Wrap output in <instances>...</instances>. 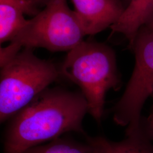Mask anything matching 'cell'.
Masks as SVG:
<instances>
[{
  "label": "cell",
  "mask_w": 153,
  "mask_h": 153,
  "mask_svg": "<svg viewBox=\"0 0 153 153\" xmlns=\"http://www.w3.org/2000/svg\"><path fill=\"white\" fill-rule=\"evenodd\" d=\"M88 112L81 91L48 88L9 119L2 153H23L68 132L86 136L82 122Z\"/></svg>",
  "instance_id": "cell-1"
},
{
  "label": "cell",
  "mask_w": 153,
  "mask_h": 153,
  "mask_svg": "<svg viewBox=\"0 0 153 153\" xmlns=\"http://www.w3.org/2000/svg\"><path fill=\"white\" fill-rule=\"evenodd\" d=\"M60 72L79 87L88 112L100 124L106 94L111 89L117 90L122 83L115 51L103 43L83 40L68 52Z\"/></svg>",
  "instance_id": "cell-2"
},
{
  "label": "cell",
  "mask_w": 153,
  "mask_h": 153,
  "mask_svg": "<svg viewBox=\"0 0 153 153\" xmlns=\"http://www.w3.org/2000/svg\"><path fill=\"white\" fill-rule=\"evenodd\" d=\"M85 36L67 0H49L43 10L28 20L10 44L1 47L0 66L5 65L23 48L69 52L83 42Z\"/></svg>",
  "instance_id": "cell-3"
},
{
  "label": "cell",
  "mask_w": 153,
  "mask_h": 153,
  "mask_svg": "<svg viewBox=\"0 0 153 153\" xmlns=\"http://www.w3.org/2000/svg\"><path fill=\"white\" fill-rule=\"evenodd\" d=\"M60 69L23 48L0 73V122L11 119L60 76Z\"/></svg>",
  "instance_id": "cell-4"
},
{
  "label": "cell",
  "mask_w": 153,
  "mask_h": 153,
  "mask_svg": "<svg viewBox=\"0 0 153 153\" xmlns=\"http://www.w3.org/2000/svg\"><path fill=\"white\" fill-rule=\"evenodd\" d=\"M135 65L126 90L113 109L114 121L126 129L136 128L143 117L142 108L153 94V31L142 27L131 47Z\"/></svg>",
  "instance_id": "cell-5"
},
{
  "label": "cell",
  "mask_w": 153,
  "mask_h": 153,
  "mask_svg": "<svg viewBox=\"0 0 153 153\" xmlns=\"http://www.w3.org/2000/svg\"><path fill=\"white\" fill-rule=\"evenodd\" d=\"M86 35H94L117 22L126 9L123 0H71Z\"/></svg>",
  "instance_id": "cell-6"
},
{
  "label": "cell",
  "mask_w": 153,
  "mask_h": 153,
  "mask_svg": "<svg viewBox=\"0 0 153 153\" xmlns=\"http://www.w3.org/2000/svg\"><path fill=\"white\" fill-rule=\"evenodd\" d=\"M95 153H153V132L147 119L136 128L126 129V137L115 142L103 136H85Z\"/></svg>",
  "instance_id": "cell-7"
},
{
  "label": "cell",
  "mask_w": 153,
  "mask_h": 153,
  "mask_svg": "<svg viewBox=\"0 0 153 153\" xmlns=\"http://www.w3.org/2000/svg\"><path fill=\"white\" fill-rule=\"evenodd\" d=\"M153 21V0H131L117 22L110 28L123 35L131 47L139 30Z\"/></svg>",
  "instance_id": "cell-8"
},
{
  "label": "cell",
  "mask_w": 153,
  "mask_h": 153,
  "mask_svg": "<svg viewBox=\"0 0 153 153\" xmlns=\"http://www.w3.org/2000/svg\"><path fill=\"white\" fill-rule=\"evenodd\" d=\"M25 13L16 6L0 3V43L3 44L14 38L27 24Z\"/></svg>",
  "instance_id": "cell-9"
},
{
  "label": "cell",
  "mask_w": 153,
  "mask_h": 153,
  "mask_svg": "<svg viewBox=\"0 0 153 153\" xmlns=\"http://www.w3.org/2000/svg\"><path fill=\"white\" fill-rule=\"evenodd\" d=\"M22 153H95L88 143L68 138L59 137L45 145L30 148Z\"/></svg>",
  "instance_id": "cell-10"
},
{
  "label": "cell",
  "mask_w": 153,
  "mask_h": 153,
  "mask_svg": "<svg viewBox=\"0 0 153 153\" xmlns=\"http://www.w3.org/2000/svg\"><path fill=\"white\" fill-rule=\"evenodd\" d=\"M0 3H6L21 8L25 14L36 15L38 13L36 6L30 0H0Z\"/></svg>",
  "instance_id": "cell-11"
},
{
  "label": "cell",
  "mask_w": 153,
  "mask_h": 153,
  "mask_svg": "<svg viewBox=\"0 0 153 153\" xmlns=\"http://www.w3.org/2000/svg\"><path fill=\"white\" fill-rule=\"evenodd\" d=\"M35 6L46 5V4L49 2V0H30Z\"/></svg>",
  "instance_id": "cell-12"
},
{
  "label": "cell",
  "mask_w": 153,
  "mask_h": 153,
  "mask_svg": "<svg viewBox=\"0 0 153 153\" xmlns=\"http://www.w3.org/2000/svg\"><path fill=\"white\" fill-rule=\"evenodd\" d=\"M152 97V98H153V94ZM147 120H148L149 126L150 129H152V131L153 132V109L151 115H150L149 118L147 119Z\"/></svg>",
  "instance_id": "cell-13"
},
{
  "label": "cell",
  "mask_w": 153,
  "mask_h": 153,
  "mask_svg": "<svg viewBox=\"0 0 153 153\" xmlns=\"http://www.w3.org/2000/svg\"><path fill=\"white\" fill-rule=\"evenodd\" d=\"M143 27H144V26H143ZM145 27L148 28V29H149V30H150L153 31V22H151L150 23H149L148 25L145 26Z\"/></svg>",
  "instance_id": "cell-14"
},
{
  "label": "cell",
  "mask_w": 153,
  "mask_h": 153,
  "mask_svg": "<svg viewBox=\"0 0 153 153\" xmlns=\"http://www.w3.org/2000/svg\"><path fill=\"white\" fill-rule=\"evenodd\" d=\"M131 0H123V1L124 5L126 6V7L127 5L129 4V2H131Z\"/></svg>",
  "instance_id": "cell-15"
}]
</instances>
